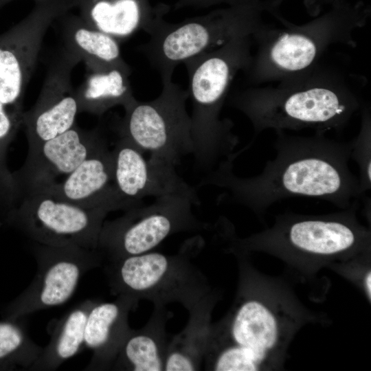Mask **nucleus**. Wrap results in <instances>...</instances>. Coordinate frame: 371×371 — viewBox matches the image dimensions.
Wrapping results in <instances>:
<instances>
[{
	"instance_id": "1",
	"label": "nucleus",
	"mask_w": 371,
	"mask_h": 371,
	"mask_svg": "<svg viewBox=\"0 0 371 371\" xmlns=\"http://www.w3.org/2000/svg\"><path fill=\"white\" fill-rule=\"evenodd\" d=\"M276 157L257 175L234 172V152L203 179L222 188V201L243 205L258 214L291 197L317 198L346 209L362 195L358 177L350 170L351 142H339L315 132L311 136L276 132Z\"/></svg>"
},
{
	"instance_id": "2",
	"label": "nucleus",
	"mask_w": 371,
	"mask_h": 371,
	"mask_svg": "<svg viewBox=\"0 0 371 371\" xmlns=\"http://www.w3.org/2000/svg\"><path fill=\"white\" fill-rule=\"evenodd\" d=\"M276 86L253 87L234 94L230 103L251 122L254 137L262 132L312 128L340 129L361 106L359 97L338 73L315 66L281 80Z\"/></svg>"
},
{
	"instance_id": "3",
	"label": "nucleus",
	"mask_w": 371,
	"mask_h": 371,
	"mask_svg": "<svg viewBox=\"0 0 371 371\" xmlns=\"http://www.w3.org/2000/svg\"><path fill=\"white\" fill-rule=\"evenodd\" d=\"M252 36L233 38L221 47L186 61L191 133L195 164L213 170L234 153L239 140L233 122L221 117L232 82L250 65ZM210 170V171H211Z\"/></svg>"
},
{
	"instance_id": "4",
	"label": "nucleus",
	"mask_w": 371,
	"mask_h": 371,
	"mask_svg": "<svg viewBox=\"0 0 371 371\" xmlns=\"http://www.w3.org/2000/svg\"><path fill=\"white\" fill-rule=\"evenodd\" d=\"M168 9L166 5H159L147 32L149 40L140 47L161 80L172 78L179 64L216 49L234 38L254 37L266 27L259 22L252 7L243 3L175 23L164 19Z\"/></svg>"
},
{
	"instance_id": "5",
	"label": "nucleus",
	"mask_w": 371,
	"mask_h": 371,
	"mask_svg": "<svg viewBox=\"0 0 371 371\" xmlns=\"http://www.w3.org/2000/svg\"><path fill=\"white\" fill-rule=\"evenodd\" d=\"M363 24L359 19L330 16L282 30L265 27L254 36L259 45L246 70L249 80L278 82L309 70L331 45L352 44L355 31Z\"/></svg>"
},
{
	"instance_id": "6",
	"label": "nucleus",
	"mask_w": 371,
	"mask_h": 371,
	"mask_svg": "<svg viewBox=\"0 0 371 371\" xmlns=\"http://www.w3.org/2000/svg\"><path fill=\"white\" fill-rule=\"evenodd\" d=\"M185 251L167 255L150 251L109 262L105 270L111 293L146 299L155 306L179 302L190 310L210 290Z\"/></svg>"
},
{
	"instance_id": "7",
	"label": "nucleus",
	"mask_w": 371,
	"mask_h": 371,
	"mask_svg": "<svg viewBox=\"0 0 371 371\" xmlns=\"http://www.w3.org/2000/svg\"><path fill=\"white\" fill-rule=\"evenodd\" d=\"M359 199L344 211L323 216L280 215L274 226L238 240L240 246L317 258L339 257L368 247L370 233L357 220Z\"/></svg>"
},
{
	"instance_id": "8",
	"label": "nucleus",
	"mask_w": 371,
	"mask_h": 371,
	"mask_svg": "<svg viewBox=\"0 0 371 371\" xmlns=\"http://www.w3.org/2000/svg\"><path fill=\"white\" fill-rule=\"evenodd\" d=\"M161 81L162 89L156 98L136 100L124 109L118 132L144 153L176 166L193 152L191 120L186 109L188 91L172 78Z\"/></svg>"
},
{
	"instance_id": "9",
	"label": "nucleus",
	"mask_w": 371,
	"mask_h": 371,
	"mask_svg": "<svg viewBox=\"0 0 371 371\" xmlns=\"http://www.w3.org/2000/svg\"><path fill=\"white\" fill-rule=\"evenodd\" d=\"M107 207H84L43 192L23 195L5 222L38 243L97 249Z\"/></svg>"
},
{
	"instance_id": "10",
	"label": "nucleus",
	"mask_w": 371,
	"mask_h": 371,
	"mask_svg": "<svg viewBox=\"0 0 371 371\" xmlns=\"http://www.w3.org/2000/svg\"><path fill=\"white\" fill-rule=\"evenodd\" d=\"M189 198L170 195L155 198L150 205L141 204L122 216L104 221L98 251L109 262L152 251L170 235L196 230L201 223L192 212Z\"/></svg>"
},
{
	"instance_id": "11",
	"label": "nucleus",
	"mask_w": 371,
	"mask_h": 371,
	"mask_svg": "<svg viewBox=\"0 0 371 371\" xmlns=\"http://www.w3.org/2000/svg\"><path fill=\"white\" fill-rule=\"evenodd\" d=\"M33 254L37 272L32 283L5 308V319H19L34 312L65 303L87 271L98 267L97 249L77 246H50L36 243Z\"/></svg>"
},
{
	"instance_id": "12",
	"label": "nucleus",
	"mask_w": 371,
	"mask_h": 371,
	"mask_svg": "<svg viewBox=\"0 0 371 371\" xmlns=\"http://www.w3.org/2000/svg\"><path fill=\"white\" fill-rule=\"evenodd\" d=\"M77 0H34L31 12L0 34V101L23 109L25 89L34 70L43 40L58 18Z\"/></svg>"
},
{
	"instance_id": "13",
	"label": "nucleus",
	"mask_w": 371,
	"mask_h": 371,
	"mask_svg": "<svg viewBox=\"0 0 371 371\" xmlns=\"http://www.w3.org/2000/svg\"><path fill=\"white\" fill-rule=\"evenodd\" d=\"M105 144L98 128L85 130L76 124L51 139L29 146L24 164L12 172L19 199L56 183L59 177L65 178Z\"/></svg>"
},
{
	"instance_id": "14",
	"label": "nucleus",
	"mask_w": 371,
	"mask_h": 371,
	"mask_svg": "<svg viewBox=\"0 0 371 371\" xmlns=\"http://www.w3.org/2000/svg\"><path fill=\"white\" fill-rule=\"evenodd\" d=\"M113 181L120 196L133 206L148 196L177 195L200 204L196 191L177 173L175 166L150 156L124 137L113 150Z\"/></svg>"
},
{
	"instance_id": "15",
	"label": "nucleus",
	"mask_w": 371,
	"mask_h": 371,
	"mask_svg": "<svg viewBox=\"0 0 371 371\" xmlns=\"http://www.w3.org/2000/svg\"><path fill=\"white\" fill-rule=\"evenodd\" d=\"M80 62L63 48L51 64L36 102L23 113L28 147L51 139L76 124L80 111L71 74Z\"/></svg>"
},
{
	"instance_id": "16",
	"label": "nucleus",
	"mask_w": 371,
	"mask_h": 371,
	"mask_svg": "<svg viewBox=\"0 0 371 371\" xmlns=\"http://www.w3.org/2000/svg\"><path fill=\"white\" fill-rule=\"evenodd\" d=\"M282 312L258 297L241 294L217 330L232 343L252 351L265 366L284 339Z\"/></svg>"
},
{
	"instance_id": "17",
	"label": "nucleus",
	"mask_w": 371,
	"mask_h": 371,
	"mask_svg": "<svg viewBox=\"0 0 371 371\" xmlns=\"http://www.w3.org/2000/svg\"><path fill=\"white\" fill-rule=\"evenodd\" d=\"M38 192L87 207H107L115 211L134 207L124 200L115 188L112 154L106 144L84 160L61 181Z\"/></svg>"
},
{
	"instance_id": "18",
	"label": "nucleus",
	"mask_w": 371,
	"mask_h": 371,
	"mask_svg": "<svg viewBox=\"0 0 371 371\" xmlns=\"http://www.w3.org/2000/svg\"><path fill=\"white\" fill-rule=\"evenodd\" d=\"M138 300L117 295L115 300L97 302L90 310L85 325V344L93 352L86 370H105L112 368L131 328L129 312Z\"/></svg>"
},
{
	"instance_id": "19",
	"label": "nucleus",
	"mask_w": 371,
	"mask_h": 371,
	"mask_svg": "<svg viewBox=\"0 0 371 371\" xmlns=\"http://www.w3.org/2000/svg\"><path fill=\"white\" fill-rule=\"evenodd\" d=\"M80 16L94 29L123 42L147 32L159 10L150 0H77Z\"/></svg>"
},
{
	"instance_id": "20",
	"label": "nucleus",
	"mask_w": 371,
	"mask_h": 371,
	"mask_svg": "<svg viewBox=\"0 0 371 371\" xmlns=\"http://www.w3.org/2000/svg\"><path fill=\"white\" fill-rule=\"evenodd\" d=\"M168 313L164 306H155L145 326L131 329L112 366L113 370L132 371L164 370L168 344L165 332Z\"/></svg>"
},
{
	"instance_id": "21",
	"label": "nucleus",
	"mask_w": 371,
	"mask_h": 371,
	"mask_svg": "<svg viewBox=\"0 0 371 371\" xmlns=\"http://www.w3.org/2000/svg\"><path fill=\"white\" fill-rule=\"evenodd\" d=\"M213 297L209 293L189 310L190 319L186 328L168 344L164 370H200L212 333Z\"/></svg>"
},
{
	"instance_id": "22",
	"label": "nucleus",
	"mask_w": 371,
	"mask_h": 371,
	"mask_svg": "<svg viewBox=\"0 0 371 371\" xmlns=\"http://www.w3.org/2000/svg\"><path fill=\"white\" fill-rule=\"evenodd\" d=\"M64 48L86 66L99 71L128 64L123 59L120 43L111 36L87 25L79 15L64 18Z\"/></svg>"
},
{
	"instance_id": "23",
	"label": "nucleus",
	"mask_w": 371,
	"mask_h": 371,
	"mask_svg": "<svg viewBox=\"0 0 371 371\" xmlns=\"http://www.w3.org/2000/svg\"><path fill=\"white\" fill-rule=\"evenodd\" d=\"M128 65L99 71L87 70L86 78L76 90L80 112L102 115L120 105L125 109L137 99L129 80Z\"/></svg>"
},
{
	"instance_id": "24",
	"label": "nucleus",
	"mask_w": 371,
	"mask_h": 371,
	"mask_svg": "<svg viewBox=\"0 0 371 371\" xmlns=\"http://www.w3.org/2000/svg\"><path fill=\"white\" fill-rule=\"evenodd\" d=\"M97 300H87L66 313L55 324L49 344L30 370L49 371L80 352L85 344V330L89 313Z\"/></svg>"
},
{
	"instance_id": "25",
	"label": "nucleus",
	"mask_w": 371,
	"mask_h": 371,
	"mask_svg": "<svg viewBox=\"0 0 371 371\" xmlns=\"http://www.w3.org/2000/svg\"><path fill=\"white\" fill-rule=\"evenodd\" d=\"M43 349L30 338L19 319L0 321V370H30Z\"/></svg>"
},
{
	"instance_id": "26",
	"label": "nucleus",
	"mask_w": 371,
	"mask_h": 371,
	"mask_svg": "<svg viewBox=\"0 0 371 371\" xmlns=\"http://www.w3.org/2000/svg\"><path fill=\"white\" fill-rule=\"evenodd\" d=\"M205 359L211 370L255 371L264 368L252 351L232 343L213 326Z\"/></svg>"
},
{
	"instance_id": "27",
	"label": "nucleus",
	"mask_w": 371,
	"mask_h": 371,
	"mask_svg": "<svg viewBox=\"0 0 371 371\" xmlns=\"http://www.w3.org/2000/svg\"><path fill=\"white\" fill-rule=\"evenodd\" d=\"M350 158L358 165L359 190L363 194L371 188V124L370 115L363 111L358 135L351 141Z\"/></svg>"
},
{
	"instance_id": "28",
	"label": "nucleus",
	"mask_w": 371,
	"mask_h": 371,
	"mask_svg": "<svg viewBox=\"0 0 371 371\" xmlns=\"http://www.w3.org/2000/svg\"><path fill=\"white\" fill-rule=\"evenodd\" d=\"M23 113V109L8 106L0 101V172L8 166V148L22 126Z\"/></svg>"
},
{
	"instance_id": "29",
	"label": "nucleus",
	"mask_w": 371,
	"mask_h": 371,
	"mask_svg": "<svg viewBox=\"0 0 371 371\" xmlns=\"http://www.w3.org/2000/svg\"><path fill=\"white\" fill-rule=\"evenodd\" d=\"M225 1L232 0H179L177 3V6L178 8L192 6L197 8H203Z\"/></svg>"
},
{
	"instance_id": "30",
	"label": "nucleus",
	"mask_w": 371,
	"mask_h": 371,
	"mask_svg": "<svg viewBox=\"0 0 371 371\" xmlns=\"http://www.w3.org/2000/svg\"><path fill=\"white\" fill-rule=\"evenodd\" d=\"M371 273L370 271H368L363 278V286L366 291L367 296L370 299L371 297Z\"/></svg>"
},
{
	"instance_id": "31",
	"label": "nucleus",
	"mask_w": 371,
	"mask_h": 371,
	"mask_svg": "<svg viewBox=\"0 0 371 371\" xmlns=\"http://www.w3.org/2000/svg\"><path fill=\"white\" fill-rule=\"evenodd\" d=\"M14 0H0V8Z\"/></svg>"
}]
</instances>
